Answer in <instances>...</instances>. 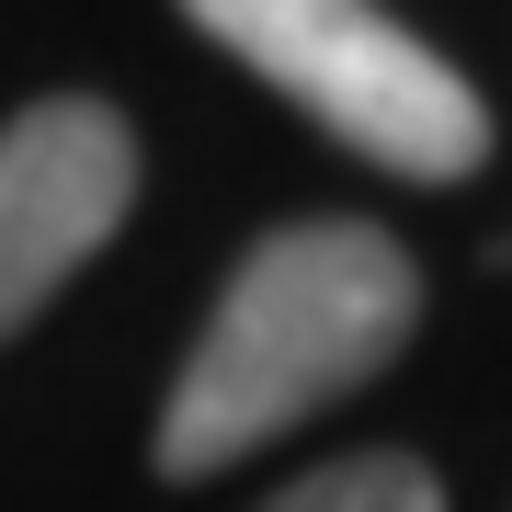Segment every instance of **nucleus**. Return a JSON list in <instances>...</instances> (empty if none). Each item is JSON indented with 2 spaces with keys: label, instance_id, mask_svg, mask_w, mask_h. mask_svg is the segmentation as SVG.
<instances>
[{
  "label": "nucleus",
  "instance_id": "3",
  "mask_svg": "<svg viewBox=\"0 0 512 512\" xmlns=\"http://www.w3.org/2000/svg\"><path fill=\"white\" fill-rule=\"evenodd\" d=\"M137 205V137L92 92L23 103L0 126V342L46 308Z\"/></svg>",
  "mask_w": 512,
  "mask_h": 512
},
{
  "label": "nucleus",
  "instance_id": "2",
  "mask_svg": "<svg viewBox=\"0 0 512 512\" xmlns=\"http://www.w3.org/2000/svg\"><path fill=\"white\" fill-rule=\"evenodd\" d=\"M183 23L399 183H467L490 160V103L376 0H183Z\"/></svg>",
  "mask_w": 512,
  "mask_h": 512
},
{
  "label": "nucleus",
  "instance_id": "1",
  "mask_svg": "<svg viewBox=\"0 0 512 512\" xmlns=\"http://www.w3.org/2000/svg\"><path fill=\"white\" fill-rule=\"evenodd\" d=\"M421 330V274L410 251L365 217H296L239 251V274L183 353L160 399V478H217L262 444H285L296 421L353 399L376 365H399Z\"/></svg>",
  "mask_w": 512,
  "mask_h": 512
},
{
  "label": "nucleus",
  "instance_id": "4",
  "mask_svg": "<svg viewBox=\"0 0 512 512\" xmlns=\"http://www.w3.org/2000/svg\"><path fill=\"white\" fill-rule=\"evenodd\" d=\"M262 512H444V478L399 456V444H365V456H330L308 478H285Z\"/></svg>",
  "mask_w": 512,
  "mask_h": 512
}]
</instances>
